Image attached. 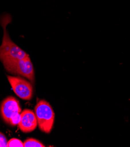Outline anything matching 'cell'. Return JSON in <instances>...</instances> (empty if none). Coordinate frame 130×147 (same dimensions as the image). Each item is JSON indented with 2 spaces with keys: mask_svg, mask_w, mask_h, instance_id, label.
<instances>
[{
  "mask_svg": "<svg viewBox=\"0 0 130 147\" xmlns=\"http://www.w3.org/2000/svg\"><path fill=\"white\" fill-rule=\"evenodd\" d=\"M8 141L4 134L0 132V147H7Z\"/></svg>",
  "mask_w": 130,
  "mask_h": 147,
  "instance_id": "cell-10",
  "label": "cell"
},
{
  "mask_svg": "<svg viewBox=\"0 0 130 147\" xmlns=\"http://www.w3.org/2000/svg\"><path fill=\"white\" fill-rule=\"evenodd\" d=\"M45 146L39 141L34 138H28L24 142V147H44Z\"/></svg>",
  "mask_w": 130,
  "mask_h": 147,
  "instance_id": "cell-7",
  "label": "cell"
},
{
  "mask_svg": "<svg viewBox=\"0 0 130 147\" xmlns=\"http://www.w3.org/2000/svg\"><path fill=\"white\" fill-rule=\"evenodd\" d=\"M21 119L18 124L20 129L24 133H30L35 130L38 125L35 113L30 110L25 109L21 113Z\"/></svg>",
  "mask_w": 130,
  "mask_h": 147,
  "instance_id": "cell-6",
  "label": "cell"
},
{
  "mask_svg": "<svg viewBox=\"0 0 130 147\" xmlns=\"http://www.w3.org/2000/svg\"><path fill=\"white\" fill-rule=\"evenodd\" d=\"M0 111L3 120L8 124L12 117L18 113H21V108L20 102L13 97H8L1 102Z\"/></svg>",
  "mask_w": 130,
  "mask_h": 147,
  "instance_id": "cell-5",
  "label": "cell"
},
{
  "mask_svg": "<svg viewBox=\"0 0 130 147\" xmlns=\"http://www.w3.org/2000/svg\"><path fill=\"white\" fill-rule=\"evenodd\" d=\"M35 113L39 129L49 134L53 128L55 116L50 104L44 100H39L35 107Z\"/></svg>",
  "mask_w": 130,
  "mask_h": 147,
  "instance_id": "cell-2",
  "label": "cell"
},
{
  "mask_svg": "<svg viewBox=\"0 0 130 147\" xmlns=\"http://www.w3.org/2000/svg\"><path fill=\"white\" fill-rule=\"evenodd\" d=\"M21 113H18L12 117V118L10 119L8 124L12 126L18 125V124L21 121Z\"/></svg>",
  "mask_w": 130,
  "mask_h": 147,
  "instance_id": "cell-9",
  "label": "cell"
},
{
  "mask_svg": "<svg viewBox=\"0 0 130 147\" xmlns=\"http://www.w3.org/2000/svg\"><path fill=\"white\" fill-rule=\"evenodd\" d=\"M13 91L20 98L30 100L33 96V87L31 83L21 77L7 76Z\"/></svg>",
  "mask_w": 130,
  "mask_h": 147,
  "instance_id": "cell-4",
  "label": "cell"
},
{
  "mask_svg": "<svg viewBox=\"0 0 130 147\" xmlns=\"http://www.w3.org/2000/svg\"><path fill=\"white\" fill-rule=\"evenodd\" d=\"M2 63L7 71L25 77L34 83V69L30 56L22 59H7L3 61Z\"/></svg>",
  "mask_w": 130,
  "mask_h": 147,
  "instance_id": "cell-3",
  "label": "cell"
},
{
  "mask_svg": "<svg viewBox=\"0 0 130 147\" xmlns=\"http://www.w3.org/2000/svg\"><path fill=\"white\" fill-rule=\"evenodd\" d=\"M11 20L12 18L9 14H4L0 17V24L4 31L2 44L0 46V61L1 62L13 59H22L30 56L11 39L6 27Z\"/></svg>",
  "mask_w": 130,
  "mask_h": 147,
  "instance_id": "cell-1",
  "label": "cell"
},
{
  "mask_svg": "<svg viewBox=\"0 0 130 147\" xmlns=\"http://www.w3.org/2000/svg\"><path fill=\"white\" fill-rule=\"evenodd\" d=\"M8 147H24V143L18 139L12 138L8 141Z\"/></svg>",
  "mask_w": 130,
  "mask_h": 147,
  "instance_id": "cell-8",
  "label": "cell"
}]
</instances>
